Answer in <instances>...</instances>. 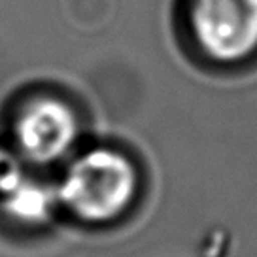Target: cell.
Returning a JSON list of instances; mask_svg holds the SVG:
<instances>
[{
	"mask_svg": "<svg viewBox=\"0 0 257 257\" xmlns=\"http://www.w3.org/2000/svg\"><path fill=\"white\" fill-rule=\"evenodd\" d=\"M138 187V169L127 153L98 146L70 161L55 191L59 206L78 221L106 225L131 210Z\"/></svg>",
	"mask_w": 257,
	"mask_h": 257,
	"instance_id": "obj_1",
	"label": "cell"
},
{
	"mask_svg": "<svg viewBox=\"0 0 257 257\" xmlns=\"http://www.w3.org/2000/svg\"><path fill=\"white\" fill-rule=\"evenodd\" d=\"M25 159L12 148L0 146V199L8 197L29 178Z\"/></svg>",
	"mask_w": 257,
	"mask_h": 257,
	"instance_id": "obj_5",
	"label": "cell"
},
{
	"mask_svg": "<svg viewBox=\"0 0 257 257\" xmlns=\"http://www.w3.org/2000/svg\"><path fill=\"white\" fill-rule=\"evenodd\" d=\"M80 123L72 106L55 96H36L23 104L12 123L16 150L29 165H51L74 150Z\"/></svg>",
	"mask_w": 257,
	"mask_h": 257,
	"instance_id": "obj_3",
	"label": "cell"
},
{
	"mask_svg": "<svg viewBox=\"0 0 257 257\" xmlns=\"http://www.w3.org/2000/svg\"><path fill=\"white\" fill-rule=\"evenodd\" d=\"M189 40L216 64H240L257 55V0H180Z\"/></svg>",
	"mask_w": 257,
	"mask_h": 257,
	"instance_id": "obj_2",
	"label": "cell"
},
{
	"mask_svg": "<svg viewBox=\"0 0 257 257\" xmlns=\"http://www.w3.org/2000/svg\"><path fill=\"white\" fill-rule=\"evenodd\" d=\"M0 204L2 210L19 223L38 225L51 216L53 208L59 204V199L55 189L27 178L16 191L0 199Z\"/></svg>",
	"mask_w": 257,
	"mask_h": 257,
	"instance_id": "obj_4",
	"label": "cell"
}]
</instances>
